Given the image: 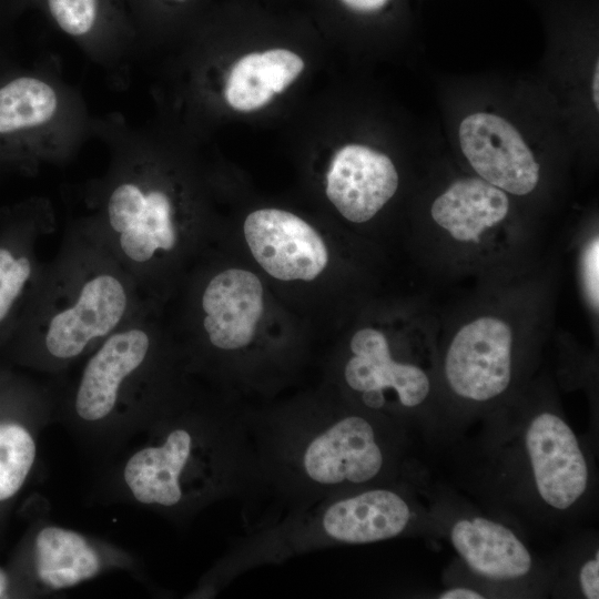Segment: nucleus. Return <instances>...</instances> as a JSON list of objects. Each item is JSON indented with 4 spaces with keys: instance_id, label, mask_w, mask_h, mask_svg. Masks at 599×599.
I'll list each match as a JSON object with an SVG mask.
<instances>
[{
    "instance_id": "obj_4",
    "label": "nucleus",
    "mask_w": 599,
    "mask_h": 599,
    "mask_svg": "<svg viewBox=\"0 0 599 599\" xmlns=\"http://www.w3.org/2000/svg\"><path fill=\"white\" fill-rule=\"evenodd\" d=\"M92 138L105 145L108 163L85 185L83 215L156 304L170 261L185 241L158 145L149 129L118 112L93 116Z\"/></svg>"
},
{
    "instance_id": "obj_27",
    "label": "nucleus",
    "mask_w": 599,
    "mask_h": 599,
    "mask_svg": "<svg viewBox=\"0 0 599 599\" xmlns=\"http://www.w3.org/2000/svg\"><path fill=\"white\" fill-rule=\"evenodd\" d=\"M348 8L356 11H375L382 9L388 0H342Z\"/></svg>"
},
{
    "instance_id": "obj_24",
    "label": "nucleus",
    "mask_w": 599,
    "mask_h": 599,
    "mask_svg": "<svg viewBox=\"0 0 599 599\" xmlns=\"http://www.w3.org/2000/svg\"><path fill=\"white\" fill-rule=\"evenodd\" d=\"M578 585L587 599L599 598V551L586 560L578 571Z\"/></svg>"
},
{
    "instance_id": "obj_26",
    "label": "nucleus",
    "mask_w": 599,
    "mask_h": 599,
    "mask_svg": "<svg viewBox=\"0 0 599 599\" xmlns=\"http://www.w3.org/2000/svg\"><path fill=\"white\" fill-rule=\"evenodd\" d=\"M439 599H483L486 598L480 591L465 586L451 587L441 591Z\"/></svg>"
},
{
    "instance_id": "obj_19",
    "label": "nucleus",
    "mask_w": 599,
    "mask_h": 599,
    "mask_svg": "<svg viewBox=\"0 0 599 599\" xmlns=\"http://www.w3.org/2000/svg\"><path fill=\"white\" fill-rule=\"evenodd\" d=\"M450 542L466 566L491 581H516L529 576L534 558L506 525L481 516L460 517L449 529Z\"/></svg>"
},
{
    "instance_id": "obj_22",
    "label": "nucleus",
    "mask_w": 599,
    "mask_h": 599,
    "mask_svg": "<svg viewBox=\"0 0 599 599\" xmlns=\"http://www.w3.org/2000/svg\"><path fill=\"white\" fill-rule=\"evenodd\" d=\"M138 34L140 50L144 48L159 24L161 9L185 4L190 0H123Z\"/></svg>"
},
{
    "instance_id": "obj_25",
    "label": "nucleus",
    "mask_w": 599,
    "mask_h": 599,
    "mask_svg": "<svg viewBox=\"0 0 599 599\" xmlns=\"http://www.w3.org/2000/svg\"><path fill=\"white\" fill-rule=\"evenodd\" d=\"M8 598H29V595L14 573L7 566H0V599Z\"/></svg>"
},
{
    "instance_id": "obj_11",
    "label": "nucleus",
    "mask_w": 599,
    "mask_h": 599,
    "mask_svg": "<svg viewBox=\"0 0 599 599\" xmlns=\"http://www.w3.org/2000/svg\"><path fill=\"white\" fill-rule=\"evenodd\" d=\"M349 353L342 378L356 398L353 406L404 427L402 415L420 407L430 395L427 372L416 363L397 358L387 336L373 327L354 333Z\"/></svg>"
},
{
    "instance_id": "obj_18",
    "label": "nucleus",
    "mask_w": 599,
    "mask_h": 599,
    "mask_svg": "<svg viewBox=\"0 0 599 599\" xmlns=\"http://www.w3.org/2000/svg\"><path fill=\"white\" fill-rule=\"evenodd\" d=\"M399 177L384 153L361 144H347L333 156L326 174V195L353 223L372 220L394 196Z\"/></svg>"
},
{
    "instance_id": "obj_20",
    "label": "nucleus",
    "mask_w": 599,
    "mask_h": 599,
    "mask_svg": "<svg viewBox=\"0 0 599 599\" xmlns=\"http://www.w3.org/2000/svg\"><path fill=\"white\" fill-rule=\"evenodd\" d=\"M508 214L507 193L478 176L456 180L430 206L435 224L455 243L464 246L485 242Z\"/></svg>"
},
{
    "instance_id": "obj_15",
    "label": "nucleus",
    "mask_w": 599,
    "mask_h": 599,
    "mask_svg": "<svg viewBox=\"0 0 599 599\" xmlns=\"http://www.w3.org/2000/svg\"><path fill=\"white\" fill-rule=\"evenodd\" d=\"M464 156L478 177L507 194L524 196L535 191L540 165L519 132L500 115L476 112L459 125Z\"/></svg>"
},
{
    "instance_id": "obj_9",
    "label": "nucleus",
    "mask_w": 599,
    "mask_h": 599,
    "mask_svg": "<svg viewBox=\"0 0 599 599\" xmlns=\"http://www.w3.org/2000/svg\"><path fill=\"white\" fill-rule=\"evenodd\" d=\"M129 564L130 557L110 545L70 528L34 521L6 566L30 598L77 587Z\"/></svg>"
},
{
    "instance_id": "obj_16",
    "label": "nucleus",
    "mask_w": 599,
    "mask_h": 599,
    "mask_svg": "<svg viewBox=\"0 0 599 599\" xmlns=\"http://www.w3.org/2000/svg\"><path fill=\"white\" fill-rule=\"evenodd\" d=\"M244 235L256 262L281 281H312L326 267L328 252L321 235L295 214L261 209L247 215Z\"/></svg>"
},
{
    "instance_id": "obj_5",
    "label": "nucleus",
    "mask_w": 599,
    "mask_h": 599,
    "mask_svg": "<svg viewBox=\"0 0 599 599\" xmlns=\"http://www.w3.org/2000/svg\"><path fill=\"white\" fill-rule=\"evenodd\" d=\"M154 311L113 332L80 362L74 379L57 388V417L99 455L118 451L182 396Z\"/></svg>"
},
{
    "instance_id": "obj_6",
    "label": "nucleus",
    "mask_w": 599,
    "mask_h": 599,
    "mask_svg": "<svg viewBox=\"0 0 599 599\" xmlns=\"http://www.w3.org/2000/svg\"><path fill=\"white\" fill-rule=\"evenodd\" d=\"M416 507L400 483L333 495L253 524L203 576L196 595H214L252 569L311 551L397 538L410 531Z\"/></svg>"
},
{
    "instance_id": "obj_21",
    "label": "nucleus",
    "mask_w": 599,
    "mask_h": 599,
    "mask_svg": "<svg viewBox=\"0 0 599 599\" xmlns=\"http://www.w3.org/2000/svg\"><path fill=\"white\" fill-rule=\"evenodd\" d=\"M304 67L303 59L286 49L248 53L233 64L225 82L224 98L237 111L260 109L283 92Z\"/></svg>"
},
{
    "instance_id": "obj_2",
    "label": "nucleus",
    "mask_w": 599,
    "mask_h": 599,
    "mask_svg": "<svg viewBox=\"0 0 599 599\" xmlns=\"http://www.w3.org/2000/svg\"><path fill=\"white\" fill-rule=\"evenodd\" d=\"M133 437L111 478L121 497L182 524L225 499L251 517L262 491L246 412L180 396ZM128 443V441H126Z\"/></svg>"
},
{
    "instance_id": "obj_3",
    "label": "nucleus",
    "mask_w": 599,
    "mask_h": 599,
    "mask_svg": "<svg viewBox=\"0 0 599 599\" xmlns=\"http://www.w3.org/2000/svg\"><path fill=\"white\" fill-rule=\"evenodd\" d=\"M152 307L92 222L81 215L65 227L0 362L58 377Z\"/></svg>"
},
{
    "instance_id": "obj_10",
    "label": "nucleus",
    "mask_w": 599,
    "mask_h": 599,
    "mask_svg": "<svg viewBox=\"0 0 599 599\" xmlns=\"http://www.w3.org/2000/svg\"><path fill=\"white\" fill-rule=\"evenodd\" d=\"M51 201L31 196L0 210V352L18 328L44 276L40 243L55 231Z\"/></svg>"
},
{
    "instance_id": "obj_23",
    "label": "nucleus",
    "mask_w": 599,
    "mask_h": 599,
    "mask_svg": "<svg viewBox=\"0 0 599 599\" xmlns=\"http://www.w3.org/2000/svg\"><path fill=\"white\" fill-rule=\"evenodd\" d=\"M598 258L599 244L598 237L592 238L586 247L582 260L583 282L588 300L592 307L598 309Z\"/></svg>"
},
{
    "instance_id": "obj_14",
    "label": "nucleus",
    "mask_w": 599,
    "mask_h": 599,
    "mask_svg": "<svg viewBox=\"0 0 599 599\" xmlns=\"http://www.w3.org/2000/svg\"><path fill=\"white\" fill-rule=\"evenodd\" d=\"M27 1L118 83L140 58L138 34L123 0Z\"/></svg>"
},
{
    "instance_id": "obj_7",
    "label": "nucleus",
    "mask_w": 599,
    "mask_h": 599,
    "mask_svg": "<svg viewBox=\"0 0 599 599\" xmlns=\"http://www.w3.org/2000/svg\"><path fill=\"white\" fill-rule=\"evenodd\" d=\"M93 115L54 62L0 63V171L31 175L70 161L92 138Z\"/></svg>"
},
{
    "instance_id": "obj_8",
    "label": "nucleus",
    "mask_w": 599,
    "mask_h": 599,
    "mask_svg": "<svg viewBox=\"0 0 599 599\" xmlns=\"http://www.w3.org/2000/svg\"><path fill=\"white\" fill-rule=\"evenodd\" d=\"M57 417V387L0 362V538L38 465L40 435Z\"/></svg>"
},
{
    "instance_id": "obj_1",
    "label": "nucleus",
    "mask_w": 599,
    "mask_h": 599,
    "mask_svg": "<svg viewBox=\"0 0 599 599\" xmlns=\"http://www.w3.org/2000/svg\"><path fill=\"white\" fill-rule=\"evenodd\" d=\"M262 500L256 522L333 495L397 483L404 427L353 405L246 412ZM252 525V524H251Z\"/></svg>"
},
{
    "instance_id": "obj_17",
    "label": "nucleus",
    "mask_w": 599,
    "mask_h": 599,
    "mask_svg": "<svg viewBox=\"0 0 599 599\" xmlns=\"http://www.w3.org/2000/svg\"><path fill=\"white\" fill-rule=\"evenodd\" d=\"M201 331L206 345L235 353L254 339L264 311L263 286L252 272L227 268L209 278L199 297Z\"/></svg>"
},
{
    "instance_id": "obj_13",
    "label": "nucleus",
    "mask_w": 599,
    "mask_h": 599,
    "mask_svg": "<svg viewBox=\"0 0 599 599\" xmlns=\"http://www.w3.org/2000/svg\"><path fill=\"white\" fill-rule=\"evenodd\" d=\"M520 440L538 500L558 514L575 508L588 491L590 468L566 419L554 410H539L527 419Z\"/></svg>"
},
{
    "instance_id": "obj_28",
    "label": "nucleus",
    "mask_w": 599,
    "mask_h": 599,
    "mask_svg": "<svg viewBox=\"0 0 599 599\" xmlns=\"http://www.w3.org/2000/svg\"><path fill=\"white\" fill-rule=\"evenodd\" d=\"M598 84H599V64L597 61L595 65L593 77H592V100L597 110L599 109V90H598L599 85Z\"/></svg>"
},
{
    "instance_id": "obj_12",
    "label": "nucleus",
    "mask_w": 599,
    "mask_h": 599,
    "mask_svg": "<svg viewBox=\"0 0 599 599\" xmlns=\"http://www.w3.org/2000/svg\"><path fill=\"white\" fill-rule=\"evenodd\" d=\"M516 367V332L495 314L476 316L450 338L443 359V376L458 399L483 405L510 387Z\"/></svg>"
}]
</instances>
